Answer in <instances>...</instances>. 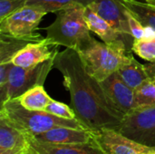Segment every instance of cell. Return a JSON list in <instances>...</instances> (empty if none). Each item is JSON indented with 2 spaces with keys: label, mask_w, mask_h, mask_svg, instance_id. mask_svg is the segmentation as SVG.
<instances>
[{
  "label": "cell",
  "mask_w": 155,
  "mask_h": 154,
  "mask_svg": "<svg viewBox=\"0 0 155 154\" xmlns=\"http://www.w3.org/2000/svg\"><path fill=\"white\" fill-rule=\"evenodd\" d=\"M54 68L63 76L76 119L87 130L119 129L124 116L110 104L100 82L86 72L77 51L65 48L58 52Z\"/></svg>",
  "instance_id": "obj_1"
},
{
  "label": "cell",
  "mask_w": 155,
  "mask_h": 154,
  "mask_svg": "<svg viewBox=\"0 0 155 154\" xmlns=\"http://www.w3.org/2000/svg\"><path fill=\"white\" fill-rule=\"evenodd\" d=\"M84 5L79 3L69 4L56 12L53 24L45 28L46 38L59 46L80 52L94 41L87 25Z\"/></svg>",
  "instance_id": "obj_2"
},
{
  "label": "cell",
  "mask_w": 155,
  "mask_h": 154,
  "mask_svg": "<svg viewBox=\"0 0 155 154\" xmlns=\"http://www.w3.org/2000/svg\"><path fill=\"white\" fill-rule=\"evenodd\" d=\"M77 53L86 72L98 82L104 81L134 58L133 51L124 44H107L96 39H94L88 47Z\"/></svg>",
  "instance_id": "obj_3"
},
{
  "label": "cell",
  "mask_w": 155,
  "mask_h": 154,
  "mask_svg": "<svg viewBox=\"0 0 155 154\" xmlns=\"http://www.w3.org/2000/svg\"><path fill=\"white\" fill-rule=\"evenodd\" d=\"M0 114L27 135L35 136L56 127L87 130L78 120L57 117L46 111H31L21 105L17 98L1 103Z\"/></svg>",
  "instance_id": "obj_4"
},
{
  "label": "cell",
  "mask_w": 155,
  "mask_h": 154,
  "mask_svg": "<svg viewBox=\"0 0 155 154\" xmlns=\"http://www.w3.org/2000/svg\"><path fill=\"white\" fill-rule=\"evenodd\" d=\"M55 57L31 67L12 65L5 84L0 87L1 103L19 97L29 89L44 85L45 79L54 68Z\"/></svg>",
  "instance_id": "obj_5"
},
{
  "label": "cell",
  "mask_w": 155,
  "mask_h": 154,
  "mask_svg": "<svg viewBox=\"0 0 155 154\" xmlns=\"http://www.w3.org/2000/svg\"><path fill=\"white\" fill-rule=\"evenodd\" d=\"M45 15L38 8L25 5L0 21V33L33 42L40 41L43 38L35 30Z\"/></svg>",
  "instance_id": "obj_6"
},
{
  "label": "cell",
  "mask_w": 155,
  "mask_h": 154,
  "mask_svg": "<svg viewBox=\"0 0 155 154\" xmlns=\"http://www.w3.org/2000/svg\"><path fill=\"white\" fill-rule=\"evenodd\" d=\"M117 131L139 143L155 147V107L127 114Z\"/></svg>",
  "instance_id": "obj_7"
},
{
  "label": "cell",
  "mask_w": 155,
  "mask_h": 154,
  "mask_svg": "<svg viewBox=\"0 0 155 154\" xmlns=\"http://www.w3.org/2000/svg\"><path fill=\"white\" fill-rule=\"evenodd\" d=\"M95 143L105 154H153L155 147H149L132 140L117 130L104 129L94 132Z\"/></svg>",
  "instance_id": "obj_8"
},
{
  "label": "cell",
  "mask_w": 155,
  "mask_h": 154,
  "mask_svg": "<svg viewBox=\"0 0 155 154\" xmlns=\"http://www.w3.org/2000/svg\"><path fill=\"white\" fill-rule=\"evenodd\" d=\"M88 6L108 22L124 37L128 49L132 50L134 39L131 34L126 10L122 4L118 0H95Z\"/></svg>",
  "instance_id": "obj_9"
},
{
  "label": "cell",
  "mask_w": 155,
  "mask_h": 154,
  "mask_svg": "<svg viewBox=\"0 0 155 154\" xmlns=\"http://www.w3.org/2000/svg\"><path fill=\"white\" fill-rule=\"evenodd\" d=\"M100 84L110 104L124 118L135 110L134 90L129 87L117 73L113 74Z\"/></svg>",
  "instance_id": "obj_10"
},
{
  "label": "cell",
  "mask_w": 155,
  "mask_h": 154,
  "mask_svg": "<svg viewBox=\"0 0 155 154\" xmlns=\"http://www.w3.org/2000/svg\"><path fill=\"white\" fill-rule=\"evenodd\" d=\"M58 48L59 45L46 37L37 42H31L13 57L12 64L19 67L35 66L55 57L59 52Z\"/></svg>",
  "instance_id": "obj_11"
},
{
  "label": "cell",
  "mask_w": 155,
  "mask_h": 154,
  "mask_svg": "<svg viewBox=\"0 0 155 154\" xmlns=\"http://www.w3.org/2000/svg\"><path fill=\"white\" fill-rule=\"evenodd\" d=\"M27 152L31 154H105L95 141L87 143H50L26 134Z\"/></svg>",
  "instance_id": "obj_12"
},
{
  "label": "cell",
  "mask_w": 155,
  "mask_h": 154,
  "mask_svg": "<svg viewBox=\"0 0 155 154\" xmlns=\"http://www.w3.org/2000/svg\"><path fill=\"white\" fill-rule=\"evenodd\" d=\"M32 137L45 143L65 144L87 143L94 141V132L70 127H56Z\"/></svg>",
  "instance_id": "obj_13"
},
{
  "label": "cell",
  "mask_w": 155,
  "mask_h": 154,
  "mask_svg": "<svg viewBox=\"0 0 155 154\" xmlns=\"http://www.w3.org/2000/svg\"><path fill=\"white\" fill-rule=\"evenodd\" d=\"M84 16L90 31L97 34L104 43L107 44H124L126 45L124 37L117 31H115L114 28L108 22H106L104 18L97 15L91 7H85Z\"/></svg>",
  "instance_id": "obj_14"
},
{
  "label": "cell",
  "mask_w": 155,
  "mask_h": 154,
  "mask_svg": "<svg viewBox=\"0 0 155 154\" xmlns=\"http://www.w3.org/2000/svg\"><path fill=\"white\" fill-rule=\"evenodd\" d=\"M27 149L26 134L0 114V149Z\"/></svg>",
  "instance_id": "obj_15"
},
{
  "label": "cell",
  "mask_w": 155,
  "mask_h": 154,
  "mask_svg": "<svg viewBox=\"0 0 155 154\" xmlns=\"http://www.w3.org/2000/svg\"><path fill=\"white\" fill-rule=\"evenodd\" d=\"M147 29L155 32V7L137 0H118Z\"/></svg>",
  "instance_id": "obj_16"
},
{
  "label": "cell",
  "mask_w": 155,
  "mask_h": 154,
  "mask_svg": "<svg viewBox=\"0 0 155 154\" xmlns=\"http://www.w3.org/2000/svg\"><path fill=\"white\" fill-rule=\"evenodd\" d=\"M116 73L133 90L137 89L146 80L151 78L144 67V64H142L134 58L130 64L124 65Z\"/></svg>",
  "instance_id": "obj_17"
},
{
  "label": "cell",
  "mask_w": 155,
  "mask_h": 154,
  "mask_svg": "<svg viewBox=\"0 0 155 154\" xmlns=\"http://www.w3.org/2000/svg\"><path fill=\"white\" fill-rule=\"evenodd\" d=\"M17 100L25 108L31 111H45L53 100L45 92L44 85H37L17 97Z\"/></svg>",
  "instance_id": "obj_18"
},
{
  "label": "cell",
  "mask_w": 155,
  "mask_h": 154,
  "mask_svg": "<svg viewBox=\"0 0 155 154\" xmlns=\"http://www.w3.org/2000/svg\"><path fill=\"white\" fill-rule=\"evenodd\" d=\"M33 41L0 33V64L12 63L13 57Z\"/></svg>",
  "instance_id": "obj_19"
},
{
  "label": "cell",
  "mask_w": 155,
  "mask_h": 154,
  "mask_svg": "<svg viewBox=\"0 0 155 154\" xmlns=\"http://www.w3.org/2000/svg\"><path fill=\"white\" fill-rule=\"evenodd\" d=\"M134 103L135 110L155 107V84L151 78L134 90Z\"/></svg>",
  "instance_id": "obj_20"
},
{
  "label": "cell",
  "mask_w": 155,
  "mask_h": 154,
  "mask_svg": "<svg viewBox=\"0 0 155 154\" xmlns=\"http://www.w3.org/2000/svg\"><path fill=\"white\" fill-rule=\"evenodd\" d=\"M94 1L95 0H27L26 5L38 8L48 14L56 13L64 6L72 3H79L84 6H88Z\"/></svg>",
  "instance_id": "obj_21"
},
{
  "label": "cell",
  "mask_w": 155,
  "mask_h": 154,
  "mask_svg": "<svg viewBox=\"0 0 155 154\" xmlns=\"http://www.w3.org/2000/svg\"><path fill=\"white\" fill-rule=\"evenodd\" d=\"M132 51L147 62L155 61V34L150 37L134 40Z\"/></svg>",
  "instance_id": "obj_22"
},
{
  "label": "cell",
  "mask_w": 155,
  "mask_h": 154,
  "mask_svg": "<svg viewBox=\"0 0 155 154\" xmlns=\"http://www.w3.org/2000/svg\"><path fill=\"white\" fill-rule=\"evenodd\" d=\"M45 111H46L49 113H52L57 117H60V118L68 119V120L76 119L75 113H74V110L71 108V106H68L67 104L63 103L61 102L54 101V99L49 103V104L46 106Z\"/></svg>",
  "instance_id": "obj_23"
},
{
  "label": "cell",
  "mask_w": 155,
  "mask_h": 154,
  "mask_svg": "<svg viewBox=\"0 0 155 154\" xmlns=\"http://www.w3.org/2000/svg\"><path fill=\"white\" fill-rule=\"evenodd\" d=\"M27 0H0V21L25 6Z\"/></svg>",
  "instance_id": "obj_24"
},
{
  "label": "cell",
  "mask_w": 155,
  "mask_h": 154,
  "mask_svg": "<svg viewBox=\"0 0 155 154\" xmlns=\"http://www.w3.org/2000/svg\"><path fill=\"white\" fill-rule=\"evenodd\" d=\"M25 148H12V149H0V154H19L26 151Z\"/></svg>",
  "instance_id": "obj_25"
},
{
  "label": "cell",
  "mask_w": 155,
  "mask_h": 154,
  "mask_svg": "<svg viewBox=\"0 0 155 154\" xmlns=\"http://www.w3.org/2000/svg\"><path fill=\"white\" fill-rule=\"evenodd\" d=\"M144 67H145L148 74L150 75V77H152L155 74V61L154 62H148L147 64H144Z\"/></svg>",
  "instance_id": "obj_26"
},
{
  "label": "cell",
  "mask_w": 155,
  "mask_h": 154,
  "mask_svg": "<svg viewBox=\"0 0 155 154\" xmlns=\"http://www.w3.org/2000/svg\"><path fill=\"white\" fill-rule=\"evenodd\" d=\"M145 3H147L148 5H150L155 7V0H146Z\"/></svg>",
  "instance_id": "obj_27"
},
{
  "label": "cell",
  "mask_w": 155,
  "mask_h": 154,
  "mask_svg": "<svg viewBox=\"0 0 155 154\" xmlns=\"http://www.w3.org/2000/svg\"><path fill=\"white\" fill-rule=\"evenodd\" d=\"M151 79L153 80V83L155 84V74H153V76H152V77H151Z\"/></svg>",
  "instance_id": "obj_28"
},
{
  "label": "cell",
  "mask_w": 155,
  "mask_h": 154,
  "mask_svg": "<svg viewBox=\"0 0 155 154\" xmlns=\"http://www.w3.org/2000/svg\"><path fill=\"white\" fill-rule=\"evenodd\" d=\"M19 154H31V153H29V152H27V150H26V151H25V152H22L21 153H19Z\"/></svg>",
  "instance_id": "obj_29"
},
{
  "label": "cell",
  "mask_w": 155,
  "mask_h": 154,
  "mask_svg": "<svg viewBox=\"0 0 155 154\" xmlns=\"http://www.w3.org/2000/svg\"><path fill=\"white\" fill-rule=\"evenodd\" d=\"M137 1H141V2H145L146 0H137Z\"/></svg>",
  "instance_id": "obj_30"
},
{
  "label": "cell",
  "mask_w": 155,
  "mask_h": 154,
  "mask_svg": "<svg viewBox=\"0 0 155 154\" xmlns=\"http://www.w3.org/2000/svg\"><path fill=\"white\" fill-rule=\"evenodd\" d=\"M153 154H155V152H154V153H153Z\"/></svg>",
  "instance_id": "obj_31"
}]
</instances>
